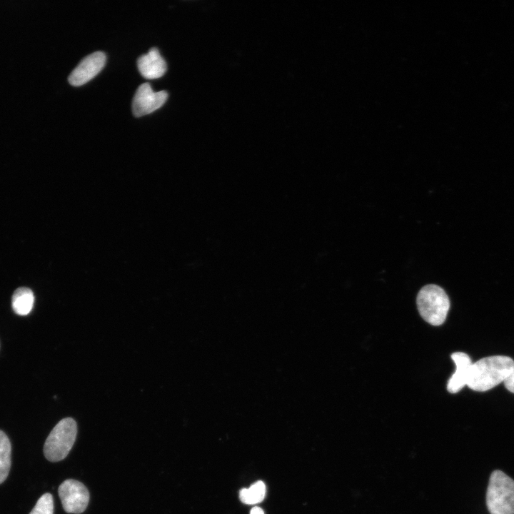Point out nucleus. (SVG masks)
<instances>
[{
	"mask_svg": "<svg viewBox=\"0 0 514 514\" xmlns=\"http://www.w3.org/2000/svg\"><path fill=\"white\" fill-rule=\"evenodd\" d=\"M513 368L514 361L508 356L481 358L472 363L467 386L475 391L488 390L503 382Z\"/></svg>",
	"mask_w": 514,
	"mask_h": 514,
	"instance_id": "1",
	"label": "nucleus"
},
{
	"mask_svg": "<svg viewBox=\"0 0 514 514\" xmlns=\"http://www.w3.org/2000/svg\"><path fill=\"white\" fill-rule=\"evenodd\" d=\"M486 504L490 514H514V480L501 470L490 475Z\"/></svg>",
	"mask_w": 514,
	"mask_h": 514,
	"instance_id": "2",
	"label": "nucleus"
},
{
	"mask_svg": "<svg viewBox=\"0 0 514 514\" xmlns=\"http://www.w3.org/2000/svg\"><path fill=\"white\" fill-rule=\"evenodd\" d=\"M417 306L421 317L433 326L444 323L450 308V301L445 291L434 284L423 287L417 296Z\"/></svg>",
	"mask_w": 514,
	"mask_h": 514,
	"instance_id": "3",
	"label": "nucleus"
},
{
	"mask_svg": "<svg viewBox=\"0 0 514 514\" xmlns=\"http://www.w3.org/2000/svg\"><path fill=\"white\" fill-rule=\"evenodd\" d=\"M77 434V425L71 418L61 420L48 435L44 446L46 458L51 462L64 459L71 450Z\"/></svg>",
	"mask_w": 514,
	"mask_h": 514,
	"instance_id": "4",
	"label": "nucleus"
},
{
	"mask_svg": "<svg viewBox=\"0 0 514 514\" xmlns=\"http://www.w3.org/2000/svg\"><path fill=\"white\" fill-rule=\"evenodd\" d=\"M58 493L64 510L68 513H83L89 502V493L81 482L67 479L59 487Z\"/></svg>",
	"mask_w": 514,
	"mask_h": 514,
	"instance_id": "5",
	"label": "nucleus"
},
{
	"mask_svg": "<svg viewBox=\"0 0 514 514\" xmlns=\"http://www.w3.org/2000/svg\"><path fill=\"white\" fill-rule=\"evenodd\" d=\"M168 98L166 91H153L148 83L141 84L132 101V111L135 116L149 114L161 107Z\"/></svg>",
	"mask_w": 514,
	"mask_h": 514,
	"instance_id": "6",
	"label": "nucleus"
},
{
	"mask_svg": "<svg viewBox=\"0 0 514 514\" xmlns=\"http://www.w3.org/2000/svg\"><path fill=\"white\" fill-rule=\"evenodd\" d=\"M106 56L102 51H95L84 57L70 74L68 80L74 86H82L91 80L104 68Z\"/></svg>",
	"mask_w": 514,
	"mask_h": 514,
	"instance_id": "7",
	"label": "nucleus"
},
{
	"mask_svg": "<svg viewBox=\"0 0 514 514\" xmlns=\"http://www.w3.org/2000/svg\"><path fill=\"white\" fill-rule=\"evenodd\" d=\"M137 66L142 76L147 79H158L167 69L165 60L155 47L151 48L146 54L138 59Z\"/></svg>",
	"mask_w": 514,
	"mask_h": 514,
	"instance_id": "8",
	"label": "nucleus"
},
{
	"mask_svg": "<svg viewBox=\"0 0 514 514\" xmlns=\"http://www.w3.org/2000/svg\"><path fill=\"white\" fill-rule=\"evenodd\" d=\"M451 358L455 365V371L448 382L447 390L450 393H455L467 385L472 362L470 357L463 352L454 353Z\"/></svg>",
	"mask_w": 514,
	"mask_h": 514,
	"instance_id": "9",
	"label": "nucleus"
},
{
	"mask_svg": "<svg viewBox=\"0 0 514 514\" xmlns=\"http://www.w3.org/2000/svg\"><path fill=\"white\" fill-rule=\"evenodd\" d=\"M34 296L32 291L26 287L17 288L11 299V306L14 311L20 316L29 314L33 308Z\"/></svg>",
	"mask_w": 514,
	"mask_h": 514,
	"instance_id": "10",
	"label": "nucleus"
},
{
	"mask_svg": "<svg viewBox=\"0 0 514 514\" xmlns=\"http://www.w3.org/2000/svg\"><path fill=\"white\" fill-rule=\"evenodd\" d=\"M11 445L8 436L0 430V484L7 478L11 468Z\"/></svg>",
	"mask_w": 514,
	"mask_h": 514,
	"instance_id": "11",
	"label": "nucleus"
},
{
	"mask_svg": "<svg viewBox=\"0 0 514 514\" xmlns=\"http://www.w3.org/2000/svg\"><path fill=\"white\" fill-rule=\"evenodd\" d=\"M265 495L266 485L263 481L259 480L250 488L241 490L239 497L243 503L252 505L261 502Z\"/></svg>",
	"mask_w": 514,
	"mask_h": 514,
	"instance_id": "12",
	"label": "nucleus"
},
{
	"mask_svg": "<svg viewBox=\"0 0 514 514\" xmlns=\"http://www.w3.org/2000/svg\"><path fill=\"white\" fill-rule=\"evenodd\" d=\"M54 500L51 494L46 493L37 500L29 514H53Z\"/></svg>",
	"mask_w": 514,
	"mask_h": 514,
	"instance_id": "13",
	"label": "nucleus"
},
{
	"mask_svg": "<svg viewBox=\"0 0 514 514\" xmlns=\"http://www.w3.org/2000/svg\"><path fill=\"white\" fill-rule=\"evenodd\" d=\"M505 388L514 393V368L503 381Z\"/></svg>",
	"mask_w": 514,
	"mask_h": 514,
	"instance_id": "14",
	"label": "nucleus"
},
{
	"mask_svg": "<svg viewBox=\"0 0 514 514\" xmlns=\"http://www.w3.org/2000/svg\"><path fill=\"white\" fill-rule=\"evenodd\" d=\"M250 514H264V513L261 508L254 507L251 509Z\"/></svg>",
	"mask_w": 514,
	"mask_h": 514,
	"instance_id": "15",
	"label": "nucleus"
}]
</instances>
